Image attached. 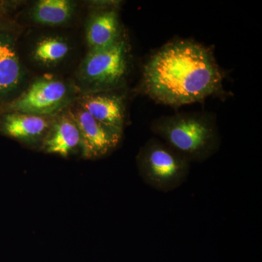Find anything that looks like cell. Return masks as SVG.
<instances>
[{
    "instance_id": "cell-1",
    "label": "cell",
    "mask_w": 262,
    "mask_h": 262,
    "mask_svg": "<svg viewBox=\"0 0 262 262\" xmlns=\"http://www.w3.org/2000/svg\"><path fill=\"white\" fill-rule=\"evenodd\" d=\"M224 78L211 49L190 39H174L146 61L139 91L156 103L179 107L225 96Z\"/></svg>"
},
{
    "instance_id": "cell-2",
    "label": "cell",
    "mask_w": 262,
    "mask_h": 262,
    "mask_svg": "<svg viewBox=\"0 0 262 262\" xmlns=\"http://www.w3.org/2000/svg\"><path fill=\"white\" fill-rule=\"evenodd\" d=\"M151 130L190 163H203L220 149L221 136L214 115L177 113L155 119Z\"/></svg>"
},
{
    "instance_id": "cell-3",
    "label": "cell",
    "mask_w": 262,
    "mask_h": 262,
    "mask_svg": "<svg viewBox=\"0 0 262 262\" xmlns=\"http://www.w3.org/2000/svg\"><path fill=\"white\" fill-rule=\"evenodd\" d=\"M190 162L164 141L151 138L136 156L142 180L155 190L169 192L182 185L190 171Z\"/></svg>"
},
{
    "instance_id": "cell-4",
    "label": "cell",
    "mask_w": 262,
    "mask_h": 262,
    "mask_svg": "<svg viewBox=\"0 0 262 262\" xmlns=\"http://www.w3.org/2000/svg\"><path fill=\"white\" fill-rule=\"evenodd\" d=\"M128 45L125 37L103 49L89 51L79 70L87 94L116 91L125 85L129 65Z\"/></svg>"
},
{
    "instance_id": "cell-5",
    "label": "cell",
    "mask_w": 262,
    "mask_h": 262,
    "mask_svg": "<svg viewBox=\"0 0 262 262\" xmlns=\"http://www.w3.org/2000/svg\"><path fill=\"white\" fill-rule=\"evenodd\" d=\"M70 101L71 91L64 82L53 77H42L8 103L4 110L7 113L50 117L59 113Z\"/></svg>"
},
{
    "instance_id": "cell-6",
    "label": "cell",
    "mask_w": 262,
    "mask_h": 262,
    "mask_svg": "<svg viewBox=\"0 0 262 262\" xmlns=\"http://www.w3.org/2000/svg\"><path fill=\"white\" fill-rule=\"evenodd\" d=\"M70 113L80 131L81 149L85 159L103 158L120 144L122 134L97 121L80 106Z\"/></svg>"
},
{
    "instance_id": "cell-7",
    "label": "cell",
    "mask_w": 262,
    "mask_h": 262,
    "mask_svg": "<svg viewBox=\"0 0 262 262\" xmlns=\"http://www.w3.org/2000/svg\"><path fill=\"white\" fill-rule=\"evenodd\" d=\"M79 106L97 121L118 134H123L125 123V96L114 91L86 94Z\"/></svg>"
},
{
    "instance_id": "cell-8",
    "label": "cell",
    "mask_w": 262,
    "mask_h": 262,
    "mask_svg": "<svg viewBox=\"0 0 262 262\" xmlns=\"http://www.w3.org/2000/svg\"><path fill=\"white\" fill-rule=\"evenodd\" d=\"M52 122L50 117L21 113H8L2 122L7 136L29 144L44 141Z\"/></svg>"
},
{
    "instance_id": "cell-9",
    "label": "cell",
    "mask_w": 262,
    "mask_h": 262,
    "mask_svg": "<svg viewBox=\"0 0 262 262\" xmlns=\"http://www.w3.org/2000/svg\"><path fill=\"white\" fill-rule=\"evenodd\" d=\"M122 37L116 8L106 7L91 15L86 28V40L89 51L110 47Z\"/></svg>"
},
{
    "instance_id": "cell-10",
    "label": "cell",
    "mask_w": 262,
    "mask_h": 262,
    "mask_svg": "<svg viewBox=\"0 0 262 262\" xmlns=\"http://www.w3.org/2000/svg\"><path fill=\"white\" fill-rule=\"evenodd\" d=\"M80 148V131L70 112L53 119L42 143L45 152L67 158Z\"/></svg>"
},
{
    "instance_id": "cell-11",
    "label": "cell",
    "mask_w": 262,
    "mask_h": 262,
    "mask_svg": "<svg viewBox=\"0 0 262 262\" xmlns=\"http://www.w3.org/2000/svg\"><path fill=\"white\" fill-rule=\"evenodd\" d=\"M22 69L13 45L0 39V95L12 92L18 87Z\"/></svg>"
},
{
    "instance_id": "cell-12",
    "label": "cell",
    "mask_w": 262,
    "mask_h": 262,
    "mask_svg": "<svg viewBox=\"0 0 262 262\" xmlns=\"http://www.w3.org/2000/svg\"><path fill=\"white\" fill-rule=\"evenodd\" d=\"M74 5L67 0H41L33 7L31 16L35 23L45 26H60L70 20Z\"/></svg>"
},
{
    "instance_id": "cell-13",
    "label": "cell",
    "mask_w": 262,
    "mask_h": 262,
    "mask_svg": "<svg viewBox=\"0 0 262 262\" xmlns=\"http://www.w3.org/2000/svg\"><path fill=\"white\" fill-rule=\"evenodd\" d=\"M68 42L61 37H48L40 39L32 52L34 59L44 65L59 63L70 53Z\"/></svg>"
}]
</instances>
